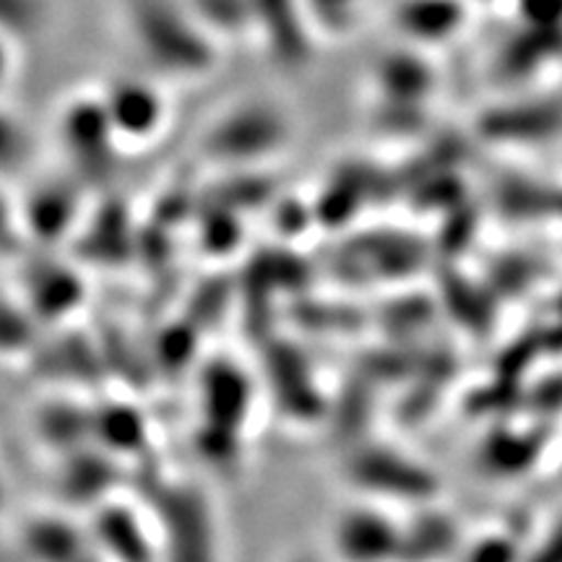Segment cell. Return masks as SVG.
Listing matches in <instances>:
<instances>
[{"label":"cell","mask_w":562,"mask_h":562,"mask_svg":"<svg viewBox=\"0 0 562 562\" xmlns=\"http://www.w3.org/2000/svg\"><path fill=\"white\" fill-rule=\"evenodd\" d=\"M199 406L203 425L243 432L252 409V385L240 364L214 357L199 372Z\"/></svg>","instance_id":"obj_3"},{"label":"cell","mask_w":562,"mask_h":562,"mask_svg":"<svg viewBox=\"0 0 562 562\" xmlns=\"http://www.w3.org/2000/svg\"><path fill=\"white\" fill-rule=\"evenodd\" d=\"M21 216L19 211H13V206L5 201V195L0 193V258L11 256L16 252L19 240H21Z\"/></svg>","instance_id":"obj_20"},{"label":"cell","mask_w":562,"mask_h":562,"mask_svg":"<svg viewBox=\"0 0 562 562\" xmlns=\"http://www.w3.org/2000/svg\"><path fill=\"white\" fill-rule=\"evenodd\" d=\"M286 140V123L277 110L250 104L229 112L206 136V151L224 161H252L269 157Z\"/></svg>","instance_id":"obj_2"},{"label":"cell","mask_w":562,"mask_h":562,"mask_svg":"<svg viewBox=\"0 0 562 562\" xmlns=\"http://www.w3.org/2000/svg\"><path fill=\"white\" fill-rule=\"evenodd\" d=\"M24 292L19 294L26 311L37 323L66 321L70 313L83 302V279L79 271L68 269L58 261H32L24 269V281H21Z\"/></svg>","instance_id":"obj_4"},{"label":"cell","mask_w":562,"mask_h":562,"mask_svg":"<svg viewBox=\"0 0 562 562\" xmlns=\"http://www.w3.org/2000/svg\"><path fill=\"white\" fill-rule=\"evenodd\" d=\"M32 151V140L19 123L0 115V175H9L24 165Z\"/></svg>","instance_id":"obj_18"},{"label":"cell","mask_w":562,"mask_h":562,"mask_svg":"<svg viewBox=\"0 0 562 562\" xmlns=\"http://www.w3.org/2000/svg\"><path fill=\"white\" fill-rule=\"evenodd\" d=\"M5 53H3V45H0V81H3V74H5Z\"/></svg>","instance_id":"obj_21"},{"label":"cell","mask_w":562,"mask_h":562,"mask_svg":"<svg viewBox=\"0 0 562 562\" xmlns=\"http://www.w3.org/2000/svg\"><path fill=\"white\" fill-rule=\"evenodd\" d=\"M81 562H94V560H91V558H83V560H81Z\"/></svg>","instance_id":"obj_24"},{"label":"cell","mask_w":562,"mask_h":562,"mask_svg":"<svg viewBox=\"0 0 562 562\" xmlns=\"http://www.w3.org/2000/svg\"><path fill=\"white\" fill-rule=\"evenodd\" d=\"M193 446L195 453L214 469H232L240 461V432L224 430V427L203 425L201 422Z\"/></svg>","instance_id":"obj_16"},{"label":"cell","mask_w":562,"mask_h":562,"mask_svg":"<svg viewBox=\"0 0 562 562\" xmlns=\"http://www.w3.org/2000/svg\"><path fill=\"white\" fill-rule=\"evenodd\" d=\"M195 341H199V334H195L193 323H180V326L165 328L157 339V362L165 364L170 372H180L186 368V362L195 355Z\"/></svg>","instance_id":"obj_17"},{"label":"cell","mask_w":562,"mask_h":562,"mask_svg":"<svg viewBox=\"0 0 562 562\" xmlns=\"http://www.w3.org/2000/svg\"><path fill=\"white\" fill-rule=\"evenodd\" d=\"M21 547L34 562H81L83 533L60 516H37L21 531Z\"/></svg>","instance_id":"obj_12"},{"label":"cell","mask_w":562,"mask_h":562,"mask_svg":"<svg viewBox=\"0 0 562 562\" xmlns=\"http://www.w3.org/2000/svg\"><path fill=\"white\" fill-rule=\"evenodd\" d=\"M34 430L47 448L58 453H74L83 448V442L94 438V409L66 402L42 404L34 414Z\"/></svg>","instance_id":"obj_11"},{"label":"cell","mask_w":562,"mask_h":562,"mask_svg":"<svg viewBox=\"0 0 562 562\" xmlns=\"http://www.w3.org/2000/svg\"><path fill=\"white\" fill-rule=\"evenodd\" d=\"M266 378L273 391V402L286 419L294 422H313L318 419L321 402L318 391L311 381V370H307L305 357L300 355L292 344L271 341L263 357Z\"/></svg>","instance_id":"obj_6"},{"label":"cell","mask_w":562,"mask_h":562,"mask_svg":"<svg viewBox=\"0 0 562 562\" xmlns=\"http://www.w3.org/2000/svg\"><path fill=\"white\" fill-rule=\"evenodd\" d=\"M154 516L165 562H216V526L209 497L193 484H167L157 492Z\"/></svg>","instance_id":"obj_1"},{"label":"cell","mask_w":562,"mask_h":562,"mask_svg":"<svg viewBox=\"0 0 562 562\" xmlns=\"http://www.w3.org/2000/svg\"><path fill=\"white\" fill-rule=\"evenodd\" d=\"M136 32L154 58L167 60L165 66L191 70L206 66V45L188 30V24L167 5L144 3L136 11Z\"/></svg>","instance_id":"obj_5"},{"label":"cell","mask_w":562,"mask_h":562,"mask_svg":"<svg viewBox=\"0 0 562 562\" xmlns=\"http://www.w3.org/2000/svg\"><path fill=\"white\" fill-rule=\"evenodd\" d=\"M91 533L110 562H157L159 550L151 542L149 529L125 505L102 503Z\"/></svg>","instance_id":"obj_7"},{"label":"cell","mask_w":562,"mask_h":562,"mask_svg":"<svg viewBox=\"0 0 562 562\" xmlns=\"http://www.w3.org/2000/svg\"><path fill=\"white\" fill-rule=\"evenodd\" d=\"M34 326L37 321L26 311L24 302L0 294V355H19L34 349Z\"/></svg>","instance_id":"obj_15"},{"label":"cell","mask_w":562,"mask_h":562,"mask_svg":"<svg viewBox=\"0 0 562 562\" xmlns=\"http://www.w3.org/2000/svg\"><path fill=\"white\" fill-rule=\"evenodd\" d=\"M294 562H318V560H313V558H297Z\"/></svg>","instance_id":"obj_22"},{"label":"cell","mask_w":562,"mask_h":562,"mask_svg":"<svg viewBox=\"0 0 562 562\" xmlns=\"http://www.w3.org/2000/svg\"><path fill=\"white\" fill-rule=\"evenodd\" d=\"M19 216L21 229L26 235H32L34 240L45 245H55L76 224V216H79V191L63 180L45 182L26 199L24 209H19Z\"/></svg>","instance_id":"obj_8"},{"label":"cell","mask_w":562,"mask_h":562,"mask_svg":"<svg viewBox=\"0 0 562 562\" xmlns=\"http://www.w3.org/2000/svg\"><path fill=\"white\" fill-rule=\"evenodd\" d=\"M112 133H115V128H112L104 104L102 108L83 104V108L70 112L66 121V140L81 170L91 175H102L108 170Z\"/></svg>","instance_id":"obj_10"},{"label":"cell","mask_w":562,"mask_h":562,"mask_svg":"<svg viewBox=\"0 0 562 562\" xmlns=\"http://www.w3.org/2000/svg\"><path fill=\"white\" fill-rule=\"evenodd\" d=\"M0 508H3V482H0Z\"/></svg>","instance_id":"obj_23"},{"label":"cell","mask_w":562,"mask_h":562,"mask_svg":"<svg viewBox=\"0 0 562 562\" xmlns=\"http://www.w3.org/2000/svg\"><path fill=\"white\" fill-rule=\"evenodd\" d=\"M117 480V459L108 451H79L63 456L60 495L70 505H102L108 503L112 484Z\"/></svg>","instance_id":"obj_9"},{"label":"cell","mask_w":562,"mask_h":562,"mask_svg":"<svg viewBox=\"0 0 562 562\" xmlns=\"http://www.w3.org/2000/svg\"><path fill=\"white\" fill-rule=\"evenodd\" d=\"M220 216H211V229H201L203 237V248L206 252H229L232 245L237 240V224L232 222V209H220Z\"/></svg>","instance_id":"obj_19"},{"label":"cell","mask_w":562,"mask_h":562,"mask_svg":"<svg viewBox=\"0 0 562 562\" xmlns=\"http://www.w3.org/2000/svg\"><path fill=\"white\" fill-rule=\"evenodd\" d=\"M146 438H149L146 419L136 406L110 402L94 409V440L115 459L144 451Z\"/></svg>","instance_id":"obj_14"},{"label":"cell","mask_w":562,"mask_h":562,"mask_svg":"<svg viewBox=\"0 0 562 562\" xmlns=\"http://www.w3.org/2000/svg\"><path fill=\"white\" fill-rule=\"evenodd\" d=\"M104 110H108L115 133H125L131 138L151 136L161 121V104L157 94L136 81L117 83Z\"/></svg>","instance_id":"obj_13"}]
</instances>
